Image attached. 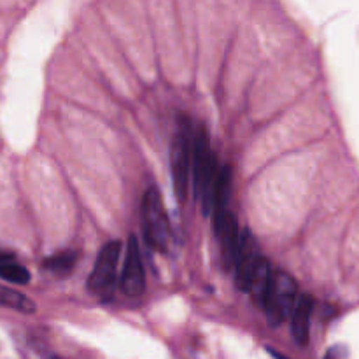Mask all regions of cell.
I'll list each match as a JSON object with an SVG mask.
<instances>
[{
  "label": "cell",
  "instance_id": "cell-1",
  "mask_svg": "<svg viewBox=\"0 0 359 359\" xmlns=\"http://www.w3.org/2000/svg\"><path fill=\"white\" fill-rule=\"evenodd\" d=\"M219 170L221 165L217 163L216 154L210 147L209 132L203 125L196 126V130L193 132L191 144V175L195 195L202 200L205 214H210L214 188H216Z\"/></svg>",
  "mask_w": 359,
  "mask_h": 359
},
{
  "label": "cell",
  "instance_id": "cell-2",
  "mask_svg": "<svg viewBox=\"0 0 359 359\" xmlns=\"http://www.w3.org/2000/svg\"><path fill=\"white\" fill-rule=\"evenodd\" d=\"M142 226L147 244L160 252L167 251L172 242V228L156 188H149L142 196Z\"/></svg>",
  "mask_w": 359,
  "mask_h": 359
},
{
  "label": "cell",
  "instance_id": "cell-3",
  "mask_svg": "<svg viewBox=\"0 0 359 359\" xmlns=\"http://www.w3.org/2000/svg\"><path fill=\"white\" fill-rule=\"evenodd\" d=\"M181 128L172 140L170 172L175 198L179 202H184L188 198L189 182H191L193 128L189 126V123H184V119H181Z\"/></svg>",
  "mask_w": 359,
  "mask_h": 359
},
{
  "label": "cell",
  "instance_id": "cell-4",
  "mask_svg": "<svg viewBox=\"0 0 359 359\" xmlns=\"http://www.w3.org/2000/svg\"><path fill=\"white\" fill-rule=\"evenodd\" d=\"M298 297H300L298 284L290 273L283 272V270L272 273V283H270L269 294H266L265 305H263L270 326L283 325L290 318Z\"/></svg>",
  "mask_w": 359,
  "mask_h": 359
},
{
  "label": "cell",
  "instance_id": "cell-5",
  "mask_svg": "<svg viewBox=\"0 0 359 359\" xmlns=\"http://www.w3.org/2000/svg\"><path fill=\"white\" fill-rule=\"evenodd\" d=\"M123 244L119 241H111L100 249L97 259H95L93 270L88 277V290L97 297L111 293L114 287L116 276H118V265L121 259Z\"/></svg>",
  "mask_w": 359,
  "mask_h": 359
},
{
  "label": "cell",
  "instance_id": "cell-6",
  "mask_svg": "<svg viewBox=\"0 0 359 359\" xmlns=\"http://www.w3.org/2000/svg\"><path fill=\"white\" fill-rule=\"evenodd\" d=\"M119 287L130 298H137L146 290V272H144L142 256L135 235H130L123 259V270L119 276Z\"/></svg>",
  "mask_w": 359,
  "mask_h": 359
},
{
  "label": "cell",
  "instance_id": "cell-7",
  "mask_svg": "<svg viewBox=\"0 0 359 359\" xmlns=\"http://www.w3.org/2000/svg\"><path fill=\"white\" fill-rule=\"evenodd\" d=\"M263 259L259 245L256 242L255 235L249 230H244L241 233V242H238L237 256H235L233 269H235V286L241 291L248 293L249 284H251L252 276L258 269L259 262Z\"/></svg>",
  "mask_w": 359,
  "mask_h": 359
},
{
  "label": "cell",
  "instance_id": "cell-8",
  "mask_svg": "<svg viewBox=\"0 0 359 359\" xmlns=\"http://www.w3.org/2000/svg\"><path fill=\"white\" fill-rule=\"evenodd\" d=\"M214 231H216V238L219 242L221 256L224 259V265L233 266L238 242H241L237 216L228 209L214 214Z\"/></svg>",
  "mask_w": 359,
  "mask_h": 359
},
{
  "label": "cell",
  "instance_id": "cell-9",
  "mask_svg": "<svg viewBox=\"0 0 359 359\" xmlns=\"http://www.w3.org/2000/svg\"><path fill=\"white\" fill-rule=\"evenodd\" d=\"M314 312V298L309 293L298 297L294 304L293 312H291V333L298 346H307L309 335H311V319Z\"/></svg>",
  "mask_w": 359,
  "mask_h": 359
},
{
  "label": "cell",
  "instance_id": "cell-10",
  "mask_svg": "<svg viewBox=\"0 0 359 359\" xmlns=\"http://www.w3.org/2000/svg\"><path fill=\"white\" fill-rule=\"evenodd\" d=\"M272 273L273 272H272V269H270V263L263 258L262 262H259L258 269H256L255 276H252L251 284H249L248 293L251 294L252 300H255V304L262 309H263V305H265L266 294H269L270 283H272Z\"/></svg>",
  "mask_w": 359,
  "mask_h": 359
},
{
  "label": "cell",
  "instance_id": "cell-11",
  "mask_svg": "<svg viewBox=\"0 0 359 359\" xmlns=\"http://www.w3.org/2000/svg\"><path fill=\"white\" fill-rule=\"evenodd\" d=\"M0 305L21 312V314H34L35 312V304L30 298L25 297L20 291L2 286V284H0Z\"/></svg>",
  "mask_w": 359,
  "mask_h": 359
},
{
  "label": "cell",
  "instance_id": "cell-12",
  "mask_svg": "<svg viewBox=\"0 0 359 359\" xmlns=\"http://www.w3.org/2000/svg\"><path fill=\"white\" fill-rule=\"evenodd\" d=\"M77 259H79V252L77 251H63L60 255L51 256L44 262V269L48 272L55 273V276H67L74 270Z\"/></svg>",
  "mask_w": 359,
  "mask_h": 359
},
{
  "label": "cell",
  "instance_id": "cell-13",
  "mask_svg": "<svg viewBox=\"0 0 359 359\" xmlns=\"http://www.w3.org/2000/svg\"><path fill=\"white\" fill-rule=\"evenodd\" d=\"M0 279L14 284H27L30 280V272L20 263L6 259V262H0Z\"/></svg>",
  "mask_w": 359,
  "mask_h": 359
},
{
  "label": "cell",
  "instance_id": "cell-14",
  "mask_svg": "<svg viewBox=\"0 0 359 359\" xmlns=\"http://www.w3.org/2000/svg\"><path fill=\"white\" fill-rule=\"evenodd\" d=\"M325 359H347V353L344 347H332V349L326 353Z\"/></svg>",
  "mask_w": 359,
  "mask_h": 359
},
{
  "label": "cell",
  "instance_id": "cell-15",
  "mask_svg": "<svg viewBox=\"0 0 359 359\" xmlns=\"http://www.w3.org/2000/svg\"><path fill=\"white\" fill-rule=\"evenodd\" d=\"M6 259H13V255L0 251V262H6Z\"/></svg>",
  "mask_w": 359,
  "mask_h": 359
},
{
  "label": "cell",
  "instance_id": "cell-16",
  "mask_svg": "<svg viewBox=\"0 0 359 359\" xmlns=\"http://www.w3.org/2000/svg\"><path fill=\"white\" fill-rule=\"evenodd\" d=\"M270 354H272V356H273V358H276V359H287V358H284V356H283V354L276 353V351H272V349H270Z\"/></svg>",
  "mask_w": 359,
  "mask_h": 359
}]
</instances>
